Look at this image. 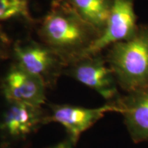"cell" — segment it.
<instances>
[{
    "label": "cell",
    "instance_id": "cell-10",
    "mask_svg": "<svg viewBox=\"0 0 148 148\" xmlns=\"http://www.w3.org/2000/svg\"><path fill=\"white\" fill-rule=\"evenodd\" d=\"M68 1L75 12L101 34L110 14L112 0H68Z\"/></svg>",
    "mask_w": 148,
    "mask_h": 148
},
{
    "label": "cell",
    "instance_id": "cell-11",
    "mask_svg": "<svg viewBox=\"0 0 148 148\" xmlns=\"http://www.w3.org/2000/svg\"><path fill=\"white\" fill-rule=\"evenodd\" d=\"M11 19L35 23L29 12L28 0H0V21Z\"/></svg>",
    "mask_w": 148,
    "mask_h": 148
},
{
    "label": "cell",
    "instance_id": "cell-8",
    "mask_svg": "<svg viewBox=\"0 0 148 148\" xmlns=\"http://www.w3.org/2000/svg\"><path fill=\"white\" fill-rule=\"evenodd\" d=\"M7 101L0 117V129L5 134L20 137L29 134L42 123L46 118L42 107L34 106L16 101Z\"/></svg>",
    "mask_w": 148,
    "mask_h": 148
},
{
    "label": "cell",
    "instance_id": "cell-5",
    "mask_svg": "<svg viewBox=\"0 0 148 148\" xmlns=\"http://www.w3.org/2000/svg\"><path fill=\"white\" fill-rule=\"evenodd\" d=\"M138 27L132 0H112L104 29L82 57L99 54L108 46L129 39Z\"/></svg>",
    "mask_w": 148,
    "mask_h": 148
},
{
    "label": "cell",
    "instance_id": "cell-12",
    "mask_svg": "<svg viewBox=\"0 0 148 148\" xmlns=\"http://www.w3.org/2000/svg\"><path fill=\"white\" fill-rule=\"evenodd\" d=\"M13 42L0 25V63L12 56Z\"/></svg>",
    "mask_w": 148,
    "mask_h": 148
},
{
    "label": "cell",
    "instance_id": "cell-2",
    "mask_svg": "<svg viewBox=\"0 0 148 148\" xmlns=\"http://www.w3.org/2000/svg\"><path fill=\"white\" fill-rule=\"evenodd\" d=\"M107 62L128 92L148 84V27H138L130 38L111 45Z\"/></svg>",
    "mask_w": 148,
    "mask_h": 148
},
{
    "label": "cell",
    "instance_id": "cell-6",
    "mask_svg": "<svg viewBox=\"0 0 148 148\" xmlns=\"http://www.w3.org/2000/svg\"><path fill=\"white\" fill-rule=\"evenodd\" d=\"M46 88L39 77L14 62L0 78V90L8 101L42 107L46 100Z\"/></svg>",
    "mask_w": 148,
    "mask_h": 148
},
{
    "label": "cell",
    "instance_id": "cell-3",
    "mask_svg": "<svg viewBox=\"0 0 148 148\" xmlns=\"http://www.w3.org/2000/svg\"><path fill=\"white\" fill-rule=\"evenodd\" d=\"M11 57L14 62L39 77L47 88L54 86L66 66L58 53L40 40L32 38L14 42Z\"/></svg>",
    "mask_w": 148,
    "mask_h": 148
},
{
    "label": "cell",
    "instance_id": "cell-13",
    "mask_svg": "<svg viewBox=\"0 0 148 148\" xmlns=\"http://www.w3.org/2000/svg\"><path fill=\"white\" fill-rule=\"evenodd\" d=\"M75 144V142L69 137L67 139L64 140L63 141H61L54 145L50 146L47 148H73Z\"/></svg>",
    "mask_w": 148,
    "mask_h": 148
},
{
    "label": "cell",
    "instance_id": "cell-9",
    "mask_svg": "<svg viewBox=\"0 0 148 148\" xmlns=\"http://www.w3.org/2000/svg\"><path fill=\"white\" fill-rule=\"evenodd\" d=\"M117 106L134 140H148V84L130 92Z\"/></svg>",
    "mask_w": 148,
    "mask_h": 148
},
{
    "label": "cell",
    "instance_id": "cell-1",
    "mask_svg": "<svg viewBox=\"0 0 148 148\" xmlns=\"http://www.w3.org/2000/svg\"><path fill=\"white\" fill-rule=\"evenodd\" d=\"M37 34L67 65L82 57L100 33L75 12L68 0H53L37 25Z\"/></svg>",
    "mask_w": 148,
    "mask_h": 148
},
{
    "label": "cell",
    "instance_id": "cell-7",
    "mask_svg": "<svg viewBox=\"0 0 148 148\" xmlns=\"http://www.w3.org/2000/svg\"><path fill=\"white\" fill-rule=\"evenodd\" d=\"M110 112H121V110L117 104H106L94 108L69 104H53L51 106L50 114L46 118V123H60L65 128L69 137L76 143L82 133Z\"/></svg>",
    "mask_w": 148,
    "mask_h": 148
},
{
    "label": "cell",
    "instance_id": "cell-4",
    "mask_svg": "<svg viewBox=\"0 0 148 148\" xmlns=\"http://www.w3.org/2000/svg\"><path fill=\"white\" fill-rule=\"evenodd\" d=\"M64 73L95 90L106 99H112L117 93L113 71L99 54L86 56L70 62Z\"/></svg>",
    "mask_w": 148,
    "mask_h": 148
}]
</instances>
